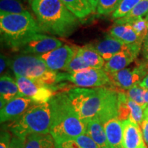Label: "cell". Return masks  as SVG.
I'll list each match as a JSON object with an SVG mask.
<instances>
[{
	"label": "cell",
	"mask_w": 148,
	"mask_h": 148,
	"mask_svg": "<svg viewBox=\"0 0 148 148\" xmlns=\"http://www.w3.org/2000/svg\"><path fill=\"white\" fill-rule=\"evenodd\" d=\"M23 148H55V142L50 133L30 134L23 139Z\"/></svg>",
	"instance_id": "20"
},
{
	"label": "cell",
	"mask_w": 148,
	"mask_h": 148,
	"mask_svg": "<svg viewBox=\"0 0 148 148\" xmlns=\"http://www.w3.org/2000/svg\"><path fill=\"white\" fill-rule=\"evenodd\" d=\"M108 32L111 36L121 40L127 45L134 43H139L140 45H142L139 42L137 34L130 24H125V25L116 24L109 29Z\"/></svg>",
	"instance_id": "18"
},
{
	"label": "cell",
	"mask_w": 148,
	"mask_h": 148,
	"mask_svg": "<svg viewBox=\"0 0 148 148\" xmlns=\"http://www.w3.org/2000/svg\"><path fill=\"white\" fill-rule=\"evenodd\" d=\"M145 91L146 89L140 87L139 84H137L133 87L130 88L129 90H127L126 94L130 99L138 103L144 110L148 105L145 98Z\"/></svg>",
	"instance_id": "26"
},
{
	"label": "cell",
	"mask_w": 148,
	"mask_h": 148,
	"mask_svg": "<svg viewBox=\"0 0 148 148\" xmlns=\"http://www.w3.org/2000/svg\"><path fill=\"white\" fill-rule=\"evenodd\" d=\"M17 97H23L18 89L16 81L10 76L3 75L0 78V108Z\"/></svg>",
	"instance_id": "17"
},
{
	"label": "cell",
	"mask_w": 148,
	"mask_h": 148,
	"mask_svg": "<svg viewBox=\"0 0 148 148\" xmlns=\"http://www.w3.org/2000/svg\"><path fill=\"white\" fill-rule=\"evenodd\" d=\"M123 128V148H147L140 125L129 119L122 121Z\"/></svg>",
	"instance_id": "15"
},
{
	"label": "cell",
	"mask_w": 148,
	"mask_h": 148,
	"mask_svg": "<svg viewBox=\"0 0 148 148\" xmlns=\"http://www.w3.org/2000/svg\"><path fill=\"white\" fill-rule=\"evenodd\" d=\"M140 127L144 140L148 145V120L144 119L140 124Z\"/></svg>",
	"instance_id": "36"
},
{
	"label": "cell",
	"mask_w": 148,
	"mask_h": 148,
	"mask_svg": "<svg viewBox=\"0 0 148 148\" xmlns=\"http://www.w3.org/2000/svg\"><path fill=\"white\" fill-rule=\"evenodd\" d=\"M51 124L49 102L34 103L23 115L7 125L10 133L21 139L30 134H49Z\"/></svg>",
	"instance_id": "5"
},
{
	"label": "cell",
	"mask_w": 148,
	"mask_h": 148,
	"mask_svg": "<svg viewBox=\"0 0 148 148\" xmlns=\"http://www.w3.org/2000/svg\"><path fill=\"white\" fill-rule=\"evenodd\" d=\"M10 62L11 59H8V57L5 56V55L1 54L0 56V65H1V68H0V73L1 75H3L5 70L7 68L10 67Z\"/></svg>",
	"instance_id": "34"
},
{
	"label": "cell",
	"mask_w": 148,
	"mask_h": 148,
	"mask_svg": "<svg viewBox=\"0 0 148 148\" xmlns=\"http://www.w3.org/2000/svg\"><path fill=\"white\" fill-rule=\"evenodd\" d=\"M148 74L146 62H140L133 69H123L120 71L109 73L108 75L112 86H116L123 90H129Z\"/></svg>",
	"instance_id": "9"
},
{
	"label": "cell",
	"mask_w": 148,
	"mask_h": 148,
	"mask_svg": "<svg viewBox=\"0 0 148 148\" xmlns=\"http://www.w3.org/2000/svg\"><path fill=\"white\" fill-rule=\"evenodd\" d=\"M91 44L103 60L106 61L110 60L116 53L129 49L132 45L125 44L110 35H107L103 39Z\"/></svg>",
	"instance_id": "14"
},
{
	"label": "cell",
	"mask_w": 148,
	"mask_h": 148,
	"mask_svg": "<svg viewBox=\"0 0 148 148\" xmlns=\"http://www.w3.org/2000/svg\"><path fill=\"white\" fill-rule=\"evenodd\" d=\"M79 52L84 59V62L90 67L101 69L104 66L105 60L96 51L91 43L87 44L83 47H79Z\"/></svg>",
	"instance_id": "21"
},
{
	"label": "cell",
	"mask_w": 148,
	"mask_h": 148,
	"mask_svg": "<svg viewBox=\"0 0 148 148\" xmlns=\"http://www.w3.org/2000/svg\"><path fill=\"white\" fill-rule=\"evenodd\" d=\"M34 103L30 98L26 97H17L14 98L1 109V123L10 122L17 119Z\"/></svg>",
	"instance_id": "12"
},
{
	"label": "cell",
	"mask_w": 148,
	"mask_h": 148,
	"mask_svg": "<svg viewBox=\"0 0 148 148\" xmlns=\"http://www.w3.org/2000/svg\"><path fill=\"white\" fill-rule=\"evenodd\" d=\"M9 148H23V139L13 136Z\"/></svg>",
	"instance_id": "35"
},
{
	"label": "cell",
	"mask_w": 148,
	"mask_h": 148,
	"mask_svg": "<svg viewBox=\"0 0 148 148\" xmlns=\"http://www.w3.org/2000/svg\"><path fill=\"white\" fill-rule=\"evenodd\" d=\"M51 112L50 134L55 144L73 140L86 133V125L72 106L66 92L56 94L49 101Z\"/></svg>",
	"instance_id": "3"
},
{
	"label": "cell",
	"mask_w": 148,
	"mask_h": 148,
	"mask_svg": "<svg viewBox=\"0 0 148 148\" xmlns=\"http://www.w3.org/2000/svg\"><path fill=\"white\" fill-rule=\"evenodd\" d=\"M37 23L42 32L60 37H68L79 25L76 16L61 0H29Z\"/></svg>",
	"instance_id": "2"
},
{
	"label": "cell",
	"mask_w": 148,
	"mask_h": 148,
	"mask_svg": "<svg viewBox=\"0 0 148 148\" xmlns=\"http://www.w3.org/2000/svg\"><path fill=\"white\" fill-rule=\"evenodd\" d=\"M68 81L79 87H112L108 73L103 69L88 68L77 73H58V83Z\"/></svg>",
	"instance_id": "7"
},
{
	"label": "cell",
	"mask_w": 148,
	"mask_h": 148,
	"mask_svg": "<svg viewBox=\"0 0 148 148\" xmlns=\"http://www.w3.org/2000/svg\"><path fill=\"white\" fill-rule=\"evenodd\" d=\"M62 46V42L53 36L41 34H35L18 49L21 53L40 55L54 50Z\"/></svg>",
	"instance_id": "10"
},
{
	"label": "cell",
	"mask_w": 148,
	"mask_h": 148,
	"mask_svg": "<svg viewBox=\"0 0 148 148\" xmlns=\"http://www.w3.org/2000/svg\"><path fill=\"white\" fill-rule=\"evenodd\" d=\"M78 47L75 45H64L49 52L38 56L51 71H65Z\"/></svg>",
	"instance_id": "11"
},
{
	"label": "cell",
	"mask_w": 148,
	"mask_h": 148,
	"mask_svg": "<svg viewBox=\"0 0 148 148\" xmlns=\"http://www.w3.org/2000/svg\"><path fill=\"white\" fill-rule=\"evenodd\" d=\"M89 2L90 6H91L92 12H95L97 10V6L99 2V0H88Z\"/></svg>",
	"instance_id": "39"
},
{
	"label": "cell",
	"mask_w": 148,
	"mask_h": 148,
	"mask_svg": "<svg viewBox=\"0 0 148 148\" xmlns=\"http://www.w3.org/2000/svg\"><path fill=\"white\" fill-rule=\"evenodd\" d=\"M121 1L122 0H99L97 6V13L106 15L114 12Z\"/></svg>",
	"instance_id": "29"
},
{
	"label": "cell",
	"mask_w": 148,
	"mask_h": 148,
	"mask_svg": "<svg viewBox=\"0 0 148 148\" xmlns=\"http://www.w3.org/2000/svg\"><path fill=\"white\" fill-rule=\"evenodd\" d=\"M43 33L29 12L0 13L1 42L8 48L18 51L25 42L35 34Z\"/></svg>",
	"instance_id": "4"
},
{
	"label": "cell",
	"mask_w": 148,
	"mask_h": 148,
	"mask_svg": "<svg viewBox=\"0 0 148 148\" xmlns=\"http://www.w3.org/2000/svg\"><path fill=\"white\" fill-rule=\"evenodd\" d=\"M148 12V0H141L127 15L114 20V23L118 25H125L132 23Z\"/></svg>",
	"instance_id": "23"
},
{
	"label": "cell",
	"mask_w": 148,
	"mask_h": 148,
	"mask_svg": "<svg viewBox=\"0 0 148 148\" xmlns=\"http://www.w3.org/2000/svg\"><path fill=\"white\" fill-rule=\"evenodd\" d=\"M128 24L132 26L134 32L137 34L140 43L143 44L148 32V23L145 18H138Z\"/></svg>",
	"instance_id": "30"
},
{
	"label": "cell",
	"mask_w": 148,
	"mask_h": 148,
	"mask_svg": "<svg viewBox=\"0 0 148 148\" xmlns=\"http://www.w3.org/2000/svg\"><path fill=\"white\" fill-rule=\"evenodd\" d=\"M146 62V61H145ZM146 66H147V69L148 70V62H146Z\"/></svg>",
	"instance_id": "42"
},
{
	"label": "cell",
	"mask_w": 148,
	"mask_h": 148,
	"mask_svg": "<svg viewBox=\"0 0 148 148\" xmlns=\"http://www.w3.org/2000/svg\"><path fill=\"white\" fill-rule=\"evenodd\" d=\"M139 86L144 89L148 90V74L139 82Z\"/></svg>",
	"instance_id": "38"
},
{
	"label": "cell",
	"mask_w": 148,
	"mask_h": 148,
	"mask_svg": "<svg viewBox=\"0 0 148 148\" xmlns=\"http://www.w3.org/2000/svg\"><path fill=\"white\" fill-rule=\"evenodd\" d=\"M119 90L112 88H74L66 91L70 102L83 123L99 121L101 124L117 118Z\"/></svg>",
	"instance_id": "1"
},
{
	"label": "cell",
	"mask_w": 148,
	"mask_h": 148,
	"mask_svg": "<svg viewBox=\"0 0 148 148\" xmlns=\"http://www.w3.org/2000/svg\"><path fill=\"white\" fill-rule=\"evenodd\" d=\"M102 125L111 148H123V128L122 121L117 118H112Z\"/></svg>",
	"instance_id": "16"
},
{
	"label": "cell",
	"mask_w": 148,
	"mask_h": 148,
	"mask_svg": "<svg viewBox=\"0 0 148 148\" xmlns=\"http://www.w3.org/2000/svg\"><path fill=\"white\" fill-rule=\"evenodd\" d=\"M141 45L139 43L132 44L127 50L116 53L110 60L106 61L103 66V70L109 73L123 69L136 58L140 52Z\"/></svg>",
	"instance_id": "13"
},
{
	"label": "cell",
	"mask_w": 148,
	"mask_h": 148,
	"mask_svg": "<svg viewBox=\"0 0 148 148\" xmlns=\"http://www.w3.org/2000/svg\"><path fill=\"white\" fill-rule=\"evenodd\" d=\"M66 8L78 18L86 17L92 12L88 0H61Z\"/></svg>",
	"instance_id": "22"
},
{
	"label": "cell",
	"mask_w": 148,
	"mask_h": 148,
	"mask_svg": "<svg viewBox=\"0 0 148 148\" xmlns=\"http://www.w3.org/2000/svg\"><path fill=\"white\" fill-rule=\"evenodd\" d=\"M145 19H146V21H147V23H148V13L146 14V17H145Z\"/></svg>",
	"instance_id": "41"
},
{
	"label": "cell",
	"mask_w": 148,
	"mask_h": 148,
	"mask_svg": "<svg viewBox=\"0 0 148 148\" xmlns=\"http://www.w3.org/2000/svg\"><path fill=\"white\" fill-rule=\"evenodd\" d=\"M127 96L126 92H119V106H118L117 119L124 121L129 119L130 110L127 104Z\"/></svg>",
	"instance_id": "31"
},
{
	"label": "cell",
	"mask_w": 148,
	"mask_h": 148,
	"mask_svg": "<svg viewBox=\"0 0 148 148\" xmlns=\"http://www.w3.org/2000/svg\"><path fill=\"white\" fill-rule=\"evenodd\" d=\"M142 47H143L142 48V54H143V58L145 59L146 62H148V32L145 40H144Z\"/></svg>",
	"instance_id": "37"
},
{
	"label": "cell",
	"mask_w": 148,
	"mask_h": 148,
	"mask_svg": "<svg viewBox=\"0 0 148 148\" xmlns=\"http://www.w3.org/2000/svg\"><path fill=\"white\" fill-rule=\"evenodd\" d=\"M86 134L93 140L98 148H111L103 125L99 121L94 120L88 122L86 124Z\"/></svg>",
	"instance_id": "19"
},
{
	"label": "cell",
	"mask_w": 148,
	"mask_h": 148,
	"mask_svg": "<svg viewBox=\"0 0 148 148\" xmlns=\"http://www.w3.org/2000/svg\"><path fill=\"white\" fill-rule=\"evenodd\" d=\"M141 0H122L118 8L112 13L113 18H120L123 17L132 10Z\"/></svg>",
	"instance_id": "28"
},
{
	"label": "cell",
	"mask_w": 148,
	"mask_h": 148,
	"mask_svg": "<svg viewBox=\"0 0 148 148\" xmlns=\"http://www.w3.org/2000/svg\"><path fill=\"white\" fill-rule=\"evenodd\" d=\"M1 14H21L27 12L21 0H1Z\"/></svg>",
	"instance_id": "24"
},
{
	"label": "cell",
	"mask_w": 148,
	"mask_h": 148,
	"mask_svg": "<svg viewBox=\"0 0 148 148\" xmlns=\"http://www.w3.org/2000/svg\"><path fill=\"white\" fill-rule=\"evenodd\" d=\"M79 47L78 49H77V51H75L73 58H72V60L71 62H70L69 65L67 66V67H66V69H65V71L67 72V73H77V72L82 71V70L87 69L88 68H90V66L84 62L82 56L79 53Z\"/></svg>",
	"instance_id": "27"
},
{
	"label": "cell",
	"mask_w": 148,
	"mask_h": 148,
	"mask_svg": "<svg viewBox=\"0 0 148 148\" xmlns=\"http://www.w3.org/2000/svg\"><path fill=\"white\" fill-rule=\"evenodd\" d=\"M12 136H11L10 131L1 130L0 135V148H9L12 140Z\"/></svg>",
	"instance_id": "33"
},
{
	"label": "cell",
	"mask_w": 148,
	"mask_h": 148,
	"mask_svg": "<svg viewBox=\"0 0 148 148\" xmlns=\"http://www.w3.org/2000/svg\"><path fill=\"white\" fill-rule=\"evenodd\" d=\"M77 148H98L93 140L86 134L81 135L75 139Z\"/></svg>",
	"instance_id": "32"
},
{
	"label": "cell",
	"mask_w": 148,
	"mask_h": 148,
	"mask_svg": "<svg viewBox=\"0 0 148 148\" xmlns=\"http://www.w3.org/2000/svg\"><path fill=\"white\" fill-rule=\"evenodd\" d=\"M145 98L146 102H147V103L148 104V90H146V91H145Z\"/></svg>",
	"instance_id": "40"
},
{
	"label": "cell",
	"mask_w": 148,
	"mask_h": 148,
	"mask_svg": "<svg viewBox=\"0 0 148 148\" xmlns=\"http://www.w3.org/2000/svg\"><path fill=\"white\" fill-rule=\"evenodd\" d=\"M127 104L130 110L128 119L133 123L140 125L143 121V109L138 103L130 99L128 97H127Z\"/></svg>",
	"instance_id": "25"
},
{
	"label": "cell",
	"mask_w": 148,
	"mask_h": 148,
	"mask_svg": "<svg viewBox=\"0 0 148 148\" xmlns=\"http://www.w3.org/2000/svg\"><path fill=\"white\" fill-rule=\"evenodd\" d=\"M10 69L14 75L26 77L56 90L58 73L47 67L38 55L20 53L11 59Z\"/></svg>",
	"instance_id": "6"
},
{
	"label": "cell",
	"mask_w": 148,
	"mask_h": 148,
	"mask_svg": "<svg viewBox=\"0 0 148 148\" xmlns=\"http://www.w3.org/2000/svg\"><path fill=\"white\" fill-rule=\"evenodd\" d=\"M15 81L22 96L30 98L35 103H47L54 96L56 90L50 86L22 76H15Z\"/></svg>",
	"instance_id": "8"
}]
</instances>
